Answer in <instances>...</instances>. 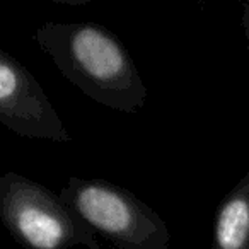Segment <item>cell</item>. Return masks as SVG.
Segmentation results:
<instances>
[{
	"label": "cell",
	"mask_w": 249,
	"mask_h": 249,
	"mask_svg": "<svg viewBox=\"0 0 249 249\" xmlns=\"http://www.w3.org/2000/svg\"><path fill=\"white\" fill-rule=\"evenodd\" d=\"M35 41L89 99L123 113L145 106L147 90L123 43L96 22H45Z\"/></svg>",
	"instance_id": "obj_1"
},
{
	"label": "cell",
	"mask_w": 249,
	"mask_h": 249,
	"mask_svg": "<svg viewBox=\"0 0 249 249\" xmlns=\"http://www.w3.org/2000/svg\"><path fill=\"white\" fill-rule=\"evenodd\" d=\"M0 220L26 249H101L96 232L60 195L19 173L0 178Z\"/></svg>",
	"instance_id": "obj_3"
},
{
	"label": "cell",
	"mask_w": 249,
	"mask_h": 249,
	"mask_svg": "<svg viewBox=\"0 0 249 249\" xmlns=\"http://www.w3.org/2000/svg\"><path fill=\"white\" fill-rule=\"evenodd\" d=\"M60 198L116 249H169L164 218L139 196L101 178L72 176Z\"/></svg>",
	"instance_id": "obj_2"
},
{
	"label": "cell",
	"mask_w": 249,
	"mask_h": 249,
	"mask_svg": "<svg viewBox=\"0 0 249 249\" xmlns=\"http://www.w3.org/2000/svg\"><path fill=\"white\" fill-rule=\"evenodd\" d=\"M242 28H244L246 48H248V55H249V2L242 9Z\"/></svg>",
	"instance_id": "obj_6"
},
{
	"label": "cell",
	"mask_w": 249,
	"mask_h": 249,
	"mask_svg": "<svg viewBox=\"0 0 249 249\" xmlns=\"http://www.w3.org/2000/svg\"><path fill=\"white\" fill-rule=\"evenodd\" d=\"M0 123L28 139L72 140L41 84L5 50H0Z\"/></svg>",
	"instance_id": "obj_4"
},
{
	"label": "cell",
	"mask_w": 249,
	"mask_h": 249,
	"mask_svg": "<svg viewBox=\"0 0 249 249\" xmlns=\"http://www.w3.org/2000/svg\"><path fill=\"white\" fill-rule=\"evenodd\" d=\"M212 249H249V169L215 210Z\"/></svg>",
	"instance_id": "obj_5"
}]
</instances>
